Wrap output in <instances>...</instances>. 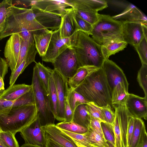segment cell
<instances>
[{"instance_id": "obj_24", "label": "cell", "mask_w": 147, "mask_h": 147, "mask_svg": "<svg viewBox=\"0 0 147 147\" xmlns=\"http://www.w3.org/2000/svg\"><path fill=\"white\" fill-rule=\"evenodd\" d=\"M72 8H84L96 12L102 10L108 7L105 0H67Z\"/></svg>"}, {"instance_id": "obj_21", "label": "cell", "mask_w": 147, "mask_h": 147, "mask_svg": "<svg viewBox=\"0 0 147 147\" xmlns=\"http://www.w3.org/2000/svg\"><path fill=\"white\" fill-rule=\"evenodd\" d=\"M53 31L47 29L37 30L33 33L36 47L40 56L45 54Z\"/></svg>"}, {"instance_id": "obj_30", "label": "cell", "mask_w": 147, "mask_h": 147, "mask_svg": "<svg viewBox=\"0 0 147 147\" xmlns=\"http://www.w3.org/2000/svg\"><path fill=\"white\" fill-rule=\"evenodd\" d=\"M92 147H109L104 136L93 130L90 127L84 134Z\"/></svg>"}, {"instance_id": "obj_10", "label": "cell", "mask_w": 147, "mask_h": 147, "mask_svg": "<svg viewBox=\"0 0 147 147\" xmlns=\"http://www.w3.org/2000/svg\"><path fill=\"white\" fill-rule=\"evenodd\" d=\"M71 37L62 38L59 28L53 31L46 53L42 57V61L53 63L59 55L71 46Z\"/></svg>"}, {"instance_id": "obj_54", "label": "cell", "mask_w": 147, "mask_h": 147, "mask_svg": "<svg viewBox=\"0 0 147 147\" xmlns=\"http://www.w3.org/2000/svg\"><path fill=\"white\" fill-rule=\"evenodd\" d=\"M142 147H147V135L146 130L144 134Z\"/></svg>"}, {"instance_id": "obj_36", "label": "cell", "mask_w": 147, "mask_h": 147, "mask_svg": "<svg viewBox=\"0 0 147 147\" xmlns=\"http://www.w3.org/2000/svg\"><path fill=\"white\" fill-rule=\"evenodd\" d=\"M12 1L4 0L0 3V33L3 29L8 13L13 5Z\"/></svg>"}, {"instance_id": "obj_56", "label": "cell", "mask_w": 147, "mask_h": 147, "mask_svg": "<svg viewBox=\"0 0 147 147\" xmlns=\"http://www.w3.org/2000/svg\"><path fill=\"white\" fill-rule=\"evenodd\" d=\"M75 143L78 147H87V146H84L83 145H81V144H79L78 143Z\"/></svg>"}, {"instance_id": "obj_45", "label": "cell", "mask_w": 147, "mask_h": 147, "mask_svg": "<svg viewBox=\"0 0 147 147\" xmlns=\"http://www.w3.org/2000/svg\"><path fill=\"white\" fill-rule=\"evenodd\" d=\"M76 21L81 31L88 36L91 35L93 29V25L78 16L74 12Z\"/></svg>"}, {"instance_id": "obj_29", "label": "cell", "mask_w": 147, "mask_h": 147, "mask_svg": "<svg viewBox=\"0 0 147 147\" xmlns=\"http://www.w3.org/2000/svg\"><path fill=\"white\" fill-rule=\"evenodd\" d=\"M35 66L36 68L39 79L49 95V81L52 75L53 69L45 67L39 62H36Z\"/></svg>"}, {"instance_id": "obj_37", "label": "cell", "mask_w": 147, "mask_h": 147, "mask_svg": "<svg viewBox=\"0 0 147 147\" xmlns=\"http://www.w3.org/2000/svg\"><path fill=\"white\" fill-rule=\"evenodd\" d=\"M0 139L5 147H20L15 135L9 131H0Z\"/></svg>"}, {"instance_id": "obj_46", "label": "cell", "mask_w": 147, "mask_h": 147, "mask_svg": "<svg viewBox=\"0 0 147 147\" xmlns=\"http://www.w3.org/2000/svg\"><path fill=\"white\" fill-rule=\"evenodd\" d=\"M102 112L105 122L113 126L115 119V113L113 111L112 107L109 106L102 108Z\"/></svg>"}, {"instance_id": "obj_53", "label": "cell", "mask_w": 147, "mask_h": 147, "mask_svg": "<svg viewBox=\"0 0 147 147\" xmlns=\"http://www.w3.org/2000/svg\"><path fill=\"white\" fill-rule=\"evenodd\" d=\"M3 80V78L0 76V95L5 90L4 84Z\"/></svg>"}, {"instance_id": "obj_39", "label": "cell", "mask_w": 147, "mask_h": 147, "mask_svg": "<svg viewBox=\"0 0 147 147\" xmlns=\"http://www.w3.org/2000/svg\"><path fill=\"white\" fill-rule=\"evenodd\" d=\"M147 65L142 64L138 71L137 80L144 92V97L147 98Z\"/></svg>"}, {"instance_id": "obj_23", "label": "cell", "mask_w": 147, "mask_h": 147, "mask_svg": "<svg viewBox=\"0 0 147 147\" xmlns=\"http://www.w3.org/2000/svg\"><path fill=\"white\" fill-rule=\"evenodd\" d=\"M32 88L31 85L25 84L10 86L0 95V99L8 100H16L29 91Z\"/></svg>"}, {"instance_id": "obj_42", "label": "cell", "mask_w": 147, "mask_h": 147, "mask_svg": "<svg viewBox=\"0 0 147 147\" xmlns=\"http://www.w3.org/2000/svg\"><path fill=\"white\" fill-rule=\"evenodd\" d=\"M101 125L105 140L115 147V137L112 126L103 122L101 123Z\"/></svg>"}, {"instance_id": "obj_3", "label": "cell", "mask_w": 147, "mask_h": 147, "mask_svg": "<svg viewBox=\"0 0 147 147\" xmlns=\"http://www.w3.org/2000/svg\"><path fill=\"white\" fill-rule=\"evenodd\" d=\"M45 29L36 20L33 10L15 6L11 7L4 28L0 33V40L9 36L26 30L33 33Z\"/></svg>"}, {"instance_id": "obj_33", "label": "cell", "mask_w": 147, "mask_h": 147, "mask_svg": "<svg viewBox=\"0 0 147 147\" xmlns=\"http://www.w3.org/2000/svg\"><path fill=\"white\" fill-rule=\"evenodd\" d=\"M144 126V122L141 119L135 117L134 129L129 147H136L138 144Z\"/></svg>"}, {"instance_id": "obj_57", "label": "cell", "mask_w": 147, "mask_h": 147, "mask_svg": "<svg viewBox=\"0 0 147 147\" xmlns=\"http://www.w3.org/2000/svg\"><path fill=\"white\" fill-rule=\"evenodd\" d=\"M0 147H5L0 139Z\"/></svg>"}, {"instance_id": "obj_4", "label": "cell", "mask_w": 147, "mask_h": 147, "mask_svg": "<svg viewBox=\"0 0 147 147\" xmlns=\"http://www.w3.org/2000/svg\"><path fill=\"white\" fill-rule=\"evenodd\" d=\"M37 117L35 105L12 107L9 113L0 114V128L1 131H9L15 135Z\"/></svg>"}, {"instance_id": "obj_28", "label": "cell", "mask_w": 147, "mask_h": 147, "mask_svg": "<svg viewBox=\"0 0 147 147\" xmlns=\"http://www.w3.org/2000/svg\"><path fill=\"white\" fill-rule=\"evenodd\" d=\"M129 93L120 83L113 88L111 92V104L113 107L115 105H125Z\"/></svg>"}, {"instance_id": "obj_22", "label": "cell", "mask_w": 147, "mask_h": 147, "mask_svg": "<svg viewBox=\"0 0 147 147\" xmlns=\"http://www.w3.org/2000/svg\"><path fill=\"white\" fill-rule=\"evenodd\" d=\"M37 52L35 44H33L28 51L25 58L18 67L11 73L9 78L10 86L14 84L19 75L22 74L25 68L32 62L35 61L36 55Z\"/></svg>"}, {"instance_id": "obj_11", "label": "cell", "mask_w": 147, "mask_h": 147, "mask_svg": "<svg viewBox=\"0 0 147 147\" xmlns=\"http://www.w3.org/2000/svg\"><path fill=\"white\" fill-rule=\"evenodd\" d=\"M32 8L57 15L61 17L64 16L71 5L67 0H48L28 1Z\"/></svg>"}, {"instance_id": "obj_2", "label": "cell", "mask_w": 147, "mask_h": 147, "mask_svg": "<svg viewBox=\"0 0 147 147\" xmlns=\"http://www.w3.org/2000/svg\"><path fill=\"white\" fill-rule=\"evenodd\" d=\"M71 44L80 67L94 66L102 67L105 60L101 45L85 33L77 31L71 37Z\"/></svg>"}, {"instance_id": "obj_8", "label": "cell", "mask_w": 147, "mask_h": 147, "mask_svg": "<svg viewBox=\"0 0 147 147\" xmlns=\"http://www.w3.org/2000/svg\"><path fill=\"white\" fill-rule=\"evenodd\" d=\"M52 63L54 69L67 79L72 77L80 67L75 51L71 46L59 55Z\"/></svg>"}, {"instance_id": "obj_15", "label": "cell", "mask_w": 147, "mask_h": 147, "mask_svg": "<svg viewBox=\"0 0 147 147\" xmlns=\"http://www.w3.org/2000/svg\"><path fill=\"white\" fill-rule=\"evenodd\" d=\"M45 139L51 140L63 147H78L74 140L55 124L41 126Z\"/></svg>"}, {"instance_id": "obj_12", "label": "cell", "mask_w": 147, "mask_h": 147, "mask_svg": "<svg viewBox=\"0 0 147 147\" xmlns=\"http://www.w3.org/2000/svg\"><path fill=\"white\" fill-rule=\"evenodd\" d=\"M38 117L20 132L25 144L46 147V140L44 136Z\"/></svg>"}, {"instance_id": "obj_18", "label": "cell", "mask_w": 147, "mask_h": 147, "mask_svg": "<svg viewBox=\"0 0 147 147\" xmlns=\"http://www.w3.org/2000/svg\"><path fill=\"white\" fill-rule=\"evenodd\" d=\"M114 20L122 22H135L147 27L146 16L136 7L130 4L121 13L111 16Z\"/></svg>"}, {"instance_id": "obj_17", "label": "cell", "mask_w": 147, "mask_h": 147, "mask_svg": "<svg viewBox=\"0 0 147 147\" xmlns=\"http://www.w3.org/2000/svg\"><path fill=\"white\" fill-rule=\"evenodd\" d=\"M122 22L123 40L134 47L139 44L145 37L144 30V26L138 23Z\"/></svg>"}, {"instance_id": "obj_7", "label": "cell", "mask_w": 147, "mask_h": 147, "mask_svg": "<svg viewBox=\"0 0 147 147\" xmlns=\"http://www.w3.org/2000/svg\"><path fill=\"white\" fill-rule=\"evenodd\" d=\"M31 85L33 92L37 115L41 126L55 124V118L51 109L49 95L39 79L35 65L33 68Z\"/></svg>"}, {"instance_id": "obj_20", "label": "cell", "mask_w": 147, "mask_h": 147, "mask_svg": "<svg viewBox=\"0 0 147 147\" xmlns=\"http://www.w3.org/2000/svg\"><path fill=\"white\" fill-rule=\"evenodd\" d=\"M33 10L37 21L45 28L51 30L59 29L61 22V18L57 15L41 11L35 8Z\"/></svg>"}, {"instance_id": "obj_52", "label": "cell", "mask_w": 147, "mask_h": 147, "mask_svg": "<svg viewBox=\"0 0 147 147\" xmlns=\"http://www.w3.org/2000/svg\"><path fill=\"white\" fill-rule=\"evenodd\" d=\"M146 130L145 127L143 128L142 133L138 143L136 147H142L143 144V138L144 131Z\"/></svg>"}, {"instance_id": "obj_50", "label": "cell", "mask_w": 147, "mask_h": 147, "mask_svg": "<svg viewBox=\"0 0 147 147\" xmlns=\"http://www.w3.org/2000/svg\"><path fill=\"white\" fill-rule=\"evenodd\" d=\"M8 67L6 59L0 57V76L3 79L8 72Z\"/></svg>"}, {"instance_id": "obj_51", "label": "cell", "mask_w": 147, "mask_h": 147, "mask_svg": "<svg viewBox=\"0 0 147 147\" xmlns=\"http://www.w3.org/2000/svg\"><path fill=\"white\" fill-rule=\"evenodd\" d=\"M46 147H63L54 142L49 139H46Z\"/></svg>"}, {"instance_id": "obj_32", "label": "cell", "mask_w": 147, "mask_h": 147, "mask_svg": "<svg viewBox=\"0 0 147 147\" xmlns=\"http://www.w3.org/2000/svg\"><path fill=\"white\" fill-rule=\"evenodd\" d=\"M67 98L69 104L74 112L79 105L82 104H87L90 102L83 96L71 88H68Z\"/></svg>"}, {"instance_id": "obj_16", "label": "cell", "mask_w": 147, "mask_h": 147, "mask_svg": "<svg viewBox=\"0 0 147 147\" xmlns=\"http://www.w3.org/2000/svg\"><path fill=\"white\" fill-rule=\"evenodd\" d=\"M125 105L129 113L135 117L147 119V98L129 94Z\"/></svg>"}, {"instance_id": "obj_6", "label": "cell", "mask_w": 147, "mask_h": 147, "mask_svg": "<svg viewBox=\"0 0 147 147\" xmlns=\"http://www.w3.org/2000/svg\"><path fill=\"white\" fill-rule=\"evenodd\" d=\"M123 26L121 21L113 19L109 15L99 14L98 20L93 25L91 35L101 45L114 40H123Z\"/></svg>"}, {"instance_id": "obj_41", "label": "cell", "mask_w": 147, "mask_h": 147, "mask_svg": "<svg viewBox=\"0 0 147 147\" xmlns=\"http://www.w3.org/2000/svg\"><path fill=\"white\" fill-rule=\"evenodd\" d=\"M34 42V38L29 40H24L22 38L20 52L16 64L15 70L24 59L30 48Z\"/></svg>"}, {"instance_id": "obj_5", "label": "cell", "mask_w": 147, "mask_h": 147, "mask_svg": "<svg viewBox=\"0 0 147 147\" xmlns=\"http://www.w3.org/2000/svg\"><path fill=\"white\" fill-rule=\"evenodd\" d=\"M115 117L112 126L115 147H129L135 117L128 111L125 105L114 106Z\"/></svg>"}, {"instance_id": "obj_27", "label": "cell", "mask_w": 147, "mask_h": 147, "mask_svg": "<svg viewBox=\"0 0 147 147\" xmlns=\"http://www.w3.org/2000/svg\"><path fill=\"white\" fill-rule=\"evenodd\" d=\"M127 43L122 40H117L110 41L101 45L102 51L105 59L120 51L127 47Z\"/></svg>"}, {"instance_id": "obj_9", "label": "cell", "mask_w": 147, "mask_h": 147, "mask_svg": "<svg viewBox=\"0 0 147 147\" xmlns=\"http://www.w3.org/2000/svg\"><path fill=\"white\" fill-rule=\"evenodd\" d=\"M101 68L111 92L120 83L128 91L129 84L126 76L122 70L115 63L109 59H105Z\"/></svg>"}, {"instance_id": "obj_35", "label": "cell", "mask_w": 147, "mask_h": 147, "mask_svg": "<svg viewBox=\"0 0 147 147\" xmlns=\"http://www.w3.org/2000/svg\"><path fill=\"white\" fill-rule=\"evenodd\" d=\"M59 128L71 132L81 134H84L86 133L88 129L72 121L65 122L62 121L56 125Z\"/></svg>"}, {"instance_id": "obj_47", "label": "cell", "mask_w": 147, "mask_h": 147, "mask_svg": "<svg viewBox=\"0 0 147 147\" xmlns=\"http://www.w3.org/2000/svg\"><path fill=\"white\" fill-rule=\"evenodd\" d=\"M16 100H8L0 99V114L9 113L12 108Z\"/></svg>"}, {"instance_id": "obj_59", "label": "cell", "mask_w": 147, "mask_h": 147, "mask_svg": "<svg viewBox=\"0 0 147 147\" xmlns=\"http://www.w3.org/2000/svg\"><path fill=\"white\" fill-rule=\"evenodd\" d=\"M1 131V129H0V131Z\"/></svg>"}, {"instance_id": "obj_34", "label": "cell", "mask_w": 147, "mask_h": 147, "mask_svg": "<svg viewBox=\"0 0 147 147\" xmlns=\"http://www.w3.org/2000/svg\"><path fill=\"white\" fill-rule=\"evenodd\" d=\"M73 9L75 13L78 16L93 25L98 20L99 13H98L85 9L76 8Z\"/></svg>"}, {"instance_id": "obj_19", "label": "cell", "mask_w": 147, "mask_h": 147, "mask_svg": "<svg viewBox=\"0 0 147 147\" xmlns=\"http://www.w3.org/2000/svg\"><path fill=\"white\" fill-rule=\"evenodd\" d=\"M74 15V9L70 7L66 13L61 17V22L59 29L62 38H70L77 31H80Z\"/></svg>"}, {"instance_id": "obj_38", "label": "cell", "mask_w": 147, "mask_h": 147, "mask_svg": "<svg viewBox=\"0 0 147 147\" xmlns=\"http://www.w3.org/2000/svg\"><path fill=\"white\" fill-rule=\"evenodd\" d=\"M31 104L35 105L32 88L29 91L16 100L13 107H19Z\"/></svg>"}, {"instance_id": "obj_58", "label": "cell", "mask_w": 147, "mask_h": 147, "mask_svg": "<svg viewBox=\"0 0 147 147\" xmlns=\"http://www.w3.org/2000/svg\"><path fill=\"white\" fill-rule=\"evenodd\" d=\"M107 143L108 144L109 147H115L112 144H111L109 142H107Z\"/></svg>"}, {"instance_id": "obj_1", "label": "cell", "mask_w": 147, "mask_h": 147, "mask_svg": "<svg viewBox=\"0 0 147 147\" xmlns=\"http://www.w3.org/2000/svg\"><path fill=\"white\" fill-rule=\"evenodd\" d=\"M74 90L88 102L98 107H113L111 102V92L102 68L88 76Z\"/></svg>"}, {"instance_id": "obj_26", "label": "cell", "mask_w": 147, "mask_h": 147, "mask_svg": "<svg viewBox=\"0 0 147 147\" xmlns=\"http://www.w3.org/2000/svg\"><path fill=\"white\" fill-rule=\"evenodd\" d=\"M91 119L86 107V104L79 105L74 112L72 121L88 129L90 127Z\"/></svg>"}, {"instance_id": "obj_48", "label": "cell", "mask_w": 147, "mask_h": 147, "mask_svg": "<svg viewBox=\"0 0 147 147\" xmlns=\"http://www.w3.org/2000/svg\"><path fill=\"white\" fill-rule=\"evenodd\" d=\"M74 112L71 109L67 98L65 100L64 108V122H68L72 121Z\"/></svg>"}, {"instance_id": "obj_13", "label": "cell", "mask_w": 147, "mask_h": 147, "mask_svg": "<svg viewBox=\"0 0 147 147\" xmlns=\"http://www.w3.org/2000/svg\"><path fill=\"white\" fill-rule=\"evenodd\" d=\"M52 76L55 83L58 98V115L57 120L59 121L64 120L65 102L67 97L68 79L59 71L54 69Z\"/></svg>"}, {"instance_id": "obj_43", "label": "cell", "mask_w": 147, "mask_h": 147, "mask_svg": "<svg viewBox=\"0 0 147 147\" xmlns=\"http://www.w3.org/2000/svg\"><path fill=\"white\" fill-rule=\"evenodd\" d=\"M61 129L64 133L70 137L75 143L88 147H92L84 134L74 133L63 129Z\"/></svg>"}, {"instance_id": "obj_25", "label": "cell", "mask_w": 147, "mask_h": 147, "mask_svg": "<svg viewBox=\"0 0 147 147\" xmlns=\"http://www.w3.org/2000/svg\"><path fill=\"white\" fill-rule=\"evenodd\" d=\"M100 68L92 66L80 67L76 74L68 81L69 88L74 89L84 80L89 75Z\"/></svg>"}, {"instance_id": "obj_49", "label": "cell", "mask_w": 147, "mask_h": 147, "mask_svg": "<svg viewBox=\"0 0 147 147\" xmlns=\"http://www.w3.org/2000/svg\"><path fill=\"white\" fill-rule=\"evenodd\" d=\"M101 122L98 119L95 118H92L90 122V127L99 134L104 136L101 125Z\"/></svg>"}, {"instance_id": "obj_40", "label": "cell", "mask_w": 147, "mask_h": 147, "mask_svg": "<svg viewBox=\"0 0 147 147\" xmlns=\"http://www.w3.org/2000/svg\"><path fill=\"white\" fill-rule=\"evenodd\" d=\"M147 39L144 37L139 44L134 47L138 54L142 64L147 65Z\"/></svg>"}, {"instance_id": "obj_55", "label": "cell", "mask_w": 147, "mask_h": 147, "mask_svg": "<svg viewBox=\"0 0 147 147\" xmlns=\"http://www.w3.org/2000/svg\"><path fill=\"white\" fill-rule=\"evenodd\" d=\"M20 147H41L40 146H36V145H31L28 144H24L22 145Z\"/></svg>"}, {"instance_id": "obj_31", "label": "cell", "mask_w": 147, "mask_h": 147, "mask_svg": "<svg viewBox=\"0 0 147 147\" xmlns=\"http://www.w3.org/2000/svg\"><path fill=\"white\" fill-rule=\"evenodd\" d=\"M49 96L51 110L55 116V119H57L58 115V98L52 75L49 81Z\"/></svg>"}, {"instance_id": "obj_14", "label": "cell", "mask_w": 147, "mask_h": 147, "mask_svg": "<svg viewBox=\"0 0 147 147\" xmlns=\"http://www.w3.org/2000/svg\"><path fill=\"white\" fill-rule=\"evenodd\" d=\"M22 38L19 33L13 34L10 36L5 45L4 55L11 73L16 69L20 52Z\"/></svg>"}, {"instance_id": "obj_44", "label": "cell", "mask_w": 147, "mask_h": 147, "mask_svg": "<svg viewBox=\"0 0 147 147\" xmlns=\"http://www.w3.org/2000/svg\"><path fill=\"white\" fill-rule=\"evenodd\" d=\"M86 107L91 118H95L99 120L102 122L105 123L103 117L102 107H98L91 102L86 104Z\"/></svg>"}]
</instances>
